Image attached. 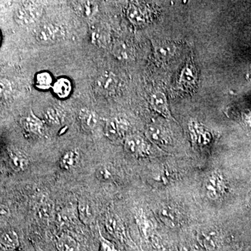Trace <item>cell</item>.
Instances as JSON below:
<instances>
[{"label":"cell","mask_w":251,"mask_h":251,"mask_svg":"<svg viewBox=\"0 0 251 251\" xmlns=\"http://www.w3.org/2000/svg\"><path fill=\"white\" fill-rule=\"evenodd\" d=\"M64 36V30L59 25L46 23L41 25L36 31V40L41 45L55 44Z\"/></svg>","instance_id":"6da1fadb"},{"label":"cell","mask_w":251,"mask_h":251,"mask_svg":"<svg viewBox=\"0 0 251 251\" xmlns=\"http://www.w3.org/2000/svg\"><path fill=\"white\" fill-rule=\"evenodd\" d=\"M226 188L224 176L219 171L211 173L204 181V192L206 197L211 201H218L222 197L226 191Z\"/></svg>","instance_id":"7a4b0ae2"},{"label":"cell","mask_w":251,"mask_h":251,"mask_svg":"<svg viewBox=\"0 0 251 251\" xmlns=\"http://www.w3.org/2000/svg\"><path fill=\"white\" fill-rule=\"evenodd\" d=\"M119 86L118 78L112 72L101 73L94 81L95 92L100 96L109 97L117 92Z\"/></svg>","instance_id":"3957f363"},{"label":"cell","mask_w":251,"mask_h":251,"mask_svg":"<svg viewBox=\"0 0 251 251\" xmlns=\"http://www.w3.org/2000/svg\"><path fill=\"white\" fill-rule=\"evenodd\" d=\"M125 149L132 156L143 158L150 154V145L141 135H126L125 139Z\"/></svg>","instance_id":"277c9868"},{"label":"cell","mask_w":251,"mask_h":251,"mask_svg":"<svg viewBox=\"0 0 251 251\" xmlns=\"http://www.w3.org/2000/svg\"><path fill=\"white\" fill-rule=\"evenodd\" d=\"M129 128V124L125 119L112 118L105 126V134L109 140L114 142L125 140Z\"/></svg>","instance_id":"5b68a950"},{"label":"cell","mask_w":251,"mask_h":251,"mask_svg":"<svg viewBox=\"0 0 251 251\" xmlns=\"http://www.w3.org/2000/svg\"><path fill=\"white\" fill-rule=\"evenodd\" d=\"M146 136L151 143L160 147L171 145L172 139L169 132L163 126L151 124L146 128Z\"/></svg>","instance_id":"8992f818"},{"label":"cell","mask_w":251,"mask_h":251,"mask_svg":"<svg viewBox=\"0 0 251 251\" xmlns=\"http://www.w3.org/2000/svg\"><path fill=\"white\" fill-rule=\"evenodd\" d=\"M153 49L156 59L158 62H169L176 55L177 46L174 42L168 41H157L153 43Z\"/></svg>","instance_id":"52a82bcc"},{"label":"cell","mask_w":251,"mask_h":251,"mask_svg":"<svg viewBox=\"0 0 251 251\" xmlns=\"http://www.w3.org/2000/svg\"><path fill=\"white\" fill-rule=\"evenodd\" d=\"M43 14V8L36 3H29L25 5L18 11V19L24 25H31L39 21Z\"/></svg>","instance_id":"ba28073f"},{"label":"cell","mask_w":251,"mask_h":251,"mask_svg":"<svg viewBox=\"0 0 251 251\" xmlns=\"http://www.w3.org/2000/svg\"><path fill=\"white\" fill-rule=\"evenodd\" d=\"M198 73L196 68L192 61L188 60L180 74L178 85L183 90H191L196 87Z\"/></svg>","instance_id":"9c48e42d"},{"label":"cell","mask_w":251,"mask_h":251,"mask_svg":"<svg viewBox=\"0 0 251 251\" xmlns=\"http://www.w3.org/2000/svg\"><path fill=\"white\" fill-rule=\"evenodd\" d=\"M158 215L161 222L171 228L179 227L182 222L179 211L171 205L162 206L158 209Z\"/></svg>","instance_id":"30bf717a"},{"label":"cell","mask_w":251,"mask_h":251,"mask_svg":"<svg viewBox=\"0 0 251 251\" xmlns=\"http://www.w3.org/2000/svg\"><path fill=\"white\" fill-rule=\"evenodd\" d=\"M105 227L110 234L118 239L126 237V229L121 219L113 213H109L105 217Z\"/></svg>","instance_id":"8fae6325"},{"label":"cell","mask_w":251,"mask_h":251,"mask_svg":"<svg viewBox=\"0 0 251 251\" xmlns=\"http://www.w3.org/2000/svg\"><path fill=\"white\" fill-rule=\"evenodd\" d=\"M150 103L151 108L158 113L166 118L172 119L171 111L168 106L166 95L162 92L156 91L150 97Z\"/></svg>","instance_id":"7c38bea8"},{"label":"cell","mask_w":251,"mask_h":251,"mask_svg":"<svg viewBox=\"0 0 251 251\" xmlns=\"http://www.w3.org/2000/svg\"><path fill=\"white\" fill-rule=\"evenodd\" d=\"M21 126L25 130L31 134L40 136L44 131V123L34 114L23 117L21 120Z\"/></svg>","instance_id":"4fadbf2b"},{"label":"cell","mask_w":251,"mask_h":251,"mask_svg":"<svg viewBox=\"0 0 251 251\" xmlns=\"http://www.w3.org/2000/svg\"><path fill=\"white\" fill-rule=\"evenodd\" d=\"M128 16L134 24H145L150 19V11L145 5L133 3L128 8Z\"/></svg>","instance_id":"5bb4252c"},{"label":"cell","mask_w":251,"mask_h":251,"mask_svg":"<svg viewBox=\"0 0 251 251\" xmlns=\"http://www.w3.org/2000/svg\"><path fill=\"white\" fill-rule=\"evenodd\" d=\"M198 240L203 247L209 251L215 250L220 242V233L215 229H203L198 236Z\"/></svg>","instance_id":"9a60e30c"},{"label":"cell","mask_w":251,"mask_h":251,"mask_svg":"<svg viewBox=\"0 0 251 251\" xmlns=\"http://www.w3.org/2000/svg\"><path fill=\"white\" fill-rule=\"evenodd\" d=\"M77 214L82 223L90 225L95 218V209L94 204L85 198L79 200L77 204Z\"/></svg>","instance_id":"2e32d148"},{"label":"cell","mask_w":251,"mask_h":251,"mask_svg":"<svg viewBox=\"0 0 251 251\" xmlns=\"http://www.w3.org/2000/svg\"><path fill=\"white\" fill-rule=\"evenodd\" d=\"M9 158L10 166L14 171H24L29 166V161L27 156L19 150H10Z\"/></svg>","instance_id":"e0dca14e"},{"label":"cell","mask_w":251,"mask_h":251,"mask_svg":"<svg viewBox=\"0 0 251 251\" xmlns=\"http://www.w3.org/2000/svg\"><path fill=\"white\" fill-rule=\"evenodd\" d=\"M78 120L81 126L84 130L90 131L97 127L98 124V115L90 109H82L78 114Z\"/></svg>","instance_id":"ac0fdd59"},{"label":"cell","mask_w":251,"mask_h":251,"mask_svg":"<svg viewBox=\"0 0 251 251\" xmlns=\"http://www.w3.org/2000/svg\"><path fill=\"white\" fill-rule=\"evenodd\" d=\"M54 94L59 99H67L72 94L73 85L67 77H59L54 82L52 87Z\"/></svg>","instance_id":"d6986e66"},{"label":"cell","mask_w":251,"mask_h":251,"mask_svg":"<svg viewBox=\"0 0 251 251\" xmlns=\"http://www.w3.org/2000/svg\"><path fill=\"white\" fill-rule=\"evenodd\" d=\"M0 245L8 251L17 249L20 245L18 234L13 229H6L0 234Z\"/></svg>","instance_id":"ffe728a7"},{"label":"cell","mask_w":251,"mask_h":251,"mask_svg":"<svg viewBox=\"0 0 251 251\" xmlns=\"http://www.w3.org/2000/svg\"><path fill=\"white\" fill-rule=\"evenodd\" d=\"M112 52L116 58L122 61H129L133 57V50L126 41H117L114 46Z\"/></svg>","instance_id":"44dd1931"},{"label":"cell","mask_w":251,"mask_h":251,"mask_svg":"<svg viewBox=\"0 0 251 251\" xmlns=\"http://www.w3.org/2000/svg\"><path fill=\"white\" fill-rule=\"evenodd\" d=\"M56 247L59 251H78L79 244L72 236L62 234L56 239Z\"/></svg>","instance_id":"7402d4cb"},{"label":"cell","mask_w":251,"mask_h":251,"mask_svg":"<svg viewBox=\"0 0 251 251\" xmlns=\"http://www.w3.org/2000/svg\"><path fill=\"white\" fill-rule=\"evenodd\" d=\"M193 140L200 145H206L210 143L211 135L201 125L194 123L189 126Z\"/></svg>","instance_id":"603a6c76"},{"label":"cell","mask_w":251,"mask_h":251,"mask_svg":"<svg viewBox=\"0 0 251 251\" xmlns=\"http://www.w3.org/2000/svg\"><path fill=\"white\" fill-rule=\"evenodd\" d=\"M80 161V153L77 150H69L61 157L59 165L63 170L70 171L78 164Z\"/></svg>","instance_id":"cb8c5ba5"},{"label":"cell","mask_w":251,"mask_h":251,"mask_svg":"<svg viewBox=\"0 0 251 251\" xmlns=\"http://www.w3.org/2000/svg\"><path fill=\"white\" fill-rule=\"evenodd\" d=\"M73 8L77 15L82 17H90L95 13L97 4L94 1H73Z\"/></svg>","instance_id":"d4e9b609"},{"label":"cell","mask_w":251,"mask_h":251,"mask_svg":"<svg viewBox=\"0 0 251 251\" xmlns=\"http://www.w3.org/2000/svg\"><path fill=\"white\" fill-rule=\"evenodd\" d=\"M53 78L52 75L47 72H42L36 74L35 85L41 90H49L53 85Z\"/></svg>","instance_id":"484cf974"},{"label":"cell","mask_w":251,"mask_h":251,"mask_svg":"<svg viewBox=\"0 0 251 251\" xmlns=\"http://www.w3.org/2000/svg\"><path fill=\"white\" fill-rule=\"evenodd\" d=\"M54 204L50 201H43L37 206V216L39 219L49 220L53 216Z\"/></svg>","instance_id":"4316f807"},{"label":"cell","mask_w":251,"mask_h":251,"mask_svg":"<svg viewBox=\"0 0 251 251\" xmlns=\"http://www.w3.org/2000/svg\"><path fill=\"white\" fill-rule=\"evenodd\" d=\"M44 117H45L46 121L50 125H57L62 123L63 119H64V115L59 108H56V107H51L46 110Z\"/></svg>","instance_id":"83f0119b"},{"label":"cell","mask_w":251,"mask_h":251,"mask_svg":"<svg viewBox=\"0 0 251 251\" xmlns=\"http://www.w3.org/2000/svg\"><path fill=\"white\" fill-rule=\"evenodd\" d=\"M11 94V87L9 82L5 79H0V102L5 101Z\"/></svg>","instance_id":"f1b7e54d"},{"label":"cell","mask_w":251,"mask_h":251,"mask_svg":"<svg viewBox=\"0 0 251 251\" xmlns=\"http://www.w3.org/2000/svg\"><path fill=\"white\" fill-rule=\"evenodd\" d=\"M137 222H138L140 228L141 229L145 235H148L151 232V224L150 221L147 219L146 216L139 213L137 215Z\"/></svg>","instance_id":"f546056e"},{"label":"cell","mask_w":251,"mask_h":251,"mask_svg":"<svg viewBox=\"0 0 251 251\" xmlns=\"http://www.w3.org/2000/svg\"><path fill=\"white\" fill-rule=\"evenodd\" d=\"M11 216V211L7 206L0 204V229L6 227Z\"/></svg>","instance_id":"4dcf8cb0"},{"label":"cell","mask_w":251,"mask_h":251,"mask_svg":"<svg viewBox=\"0 0 251 251\" xmlns=\"http://www.w3.org/2000/svg\"><path fill=\"white\" fill-rule=\"evenodd\" d=\"M99 236H100V244H101V251H117L112 243L102 236L100 231H99Z\"/></svg>","instance_id":"1f68e13d"},{"label":"cell","mask_w":251,"mask_h":251,"mask_svg":"<svg viewBox=\"0 0 251 251\" xmlns=\"http://www.w3.org/2000/svg\"><path fill=\"white\" fill-rule=\"evenodd\" d=\"M97 176L99 179L108 180L111 178L112 174L106 168H101L97 171Z\"/></svg>","instance_id":"d6a6232c"},{"label":"cell","mask_w":251,"mask_h":251,"mask_svg":"<svg viewBox=\"0 0 251 251\" xmlns=\"http://www.w3.org/2000/svg\"><path fill=\"white\" fill-rule=\"evenodd\" d=\"M181 251H198L196 247H193L192 244L188 243H184L181 246Z\"/></svg>","instance_id":"836d02e7"},{"label":"cell","mask_w":251,"mask_h":251,"mask_svg":"<svg viewBox=\"0 0 251 251\" xmlns=\"http://www.w3.org/2000/svg\"><path fill=\"white\" fill-rule=\"evenodd\" d=\"M2 33H1V31L0 30V46L1 45V42H2Z\"/></svg>","instance_id":"e575fe53"},{"label":"cell","mask_w":251,"mask_h":251,"mask_svg":"<svg viewBox=\"0 0 251 251\" xmlns=\"http://www.w3.org/2000/svg\"><path fill=\"white\" fill-rule=\"evenodd\" d=\"M39 251H42V250H41V249H39Z\"/></svg>","instance_id":"d590c367"}]
</instances>
